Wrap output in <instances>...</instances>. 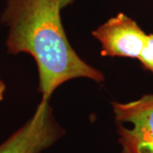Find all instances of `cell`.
Masks as SVG:
<instances>
[{
  "label": "cell",
  "instance_id": "1",
  "mask_svg": "<svg viewBox=\"0 0 153 153\" xmlns=\"http://www.w3.org/2000/svg\"><path fill=\"white\" fill-rule=\"evenodd\" d=\"M75 0H6L0 22L8 28L6 50L27 54L38 71L42 101L64 82L76 78L104 81V74L76 54L67 38L61 11Z\"/></svg>",
  "mask_w": 153,
  "mask_h": 153
},
{
  "label": "cell",
  "instance_id": "2",
  "mask_svg": "<svg viewBox=\"0 0 153 153\" xmlns=\"http://www.w3.org/2000/svg\"><path fill=\"white\" fill-rule=\"evenodd\" d=\"M111 105L122 153H153V94Z\"/></svg>",
  "mask_w": 153,
  "mask_h": 153
},
{
  "label": "cell",
  "instance_id": "3",
  "mask_svg": "<svg viewBox=\"0 0 153 153\" xmlns=\"http://www.w3.org/2000/svg\"><path fill=\"white\" fill-rule=\"evenodd\" d=\"M65 134L55 119L49 101L40 100L33 116L0 144V153H42Z\"/></svg>",
  "mask_w": 153,
  "mask_h": 153
},
{
  "label": "cell",
  "instance_id": "4",
  "mask_svg": "<svg viewBox=\"0 0 153 153\" xmlns=\"http://www.w3.org/2000/svg\"><path fill=\"white\" fill-rule=\"evenodd\" d=\"M100 44L103 57L138 59L145 46L147 34L134 20L118 13L92 32Z\"/></svg>",
  "mask_w": 153,
  "mask_h": 153
},
{
  "label": "cell",
  "instance_id": "5",
  "mask_svg": "<svg viewBox=\"0 0 153 153\" xmlns=\"http://www.w3.org/2000/svg\"><path fill=\"white\" fill-rule=\"evenodd\" d=\"M138 60L144 69L151 71L153 74V34L147 35L145 46Z\"/></svg>",
  "mask_w": 153,
  "mask_h": 153
},
{
  "label": "cell",
  "instance_id": "6",
  "mask_svg": "<svg viewBox=\"0 0 153 153\" xmlns=\"http://www.w3.org/2000/svg\"><path fill=\"white\" fill-rule=\"evenodd\" d=\"M6 91V85L4 82L2 80L1 76H0V103L2 102V100H4V94Z\"/></svg>",
  "mask_w": 153,
  "mask_h": 153
}]
</instances>
